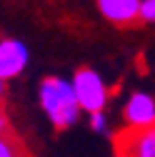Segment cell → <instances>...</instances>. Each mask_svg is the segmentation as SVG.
Segmentation results:
<instances>
[{
  "instance_id": "6da1fadb",
  "label": "cell",
  "mask_w": 155,
  "mask_h": 157,
  "mask_svg": "<svg viewBox=\"0 0 155 157\" xmlns=\"http://www.w3.org/2000/svg\"><path fill=\"white\" fill-rule=\"evenodd\" d=\"M40 102H43V110L48 112L50 122L63 130V127H70L78 115H80V102H78V95L73 90V82H65L60 77H45L43 80V87H40Z\"/></svg>"
},
{
  "instance_id": "7a4b0ae2",
  "label": "cell",
  "mask_w": 155,
  "mask_h": 157,
  "mask_svg": "<svg viewBox=\"0 0 155 157\" xmlns=\"http://www.w3.org/2000/svg\"><path fill=\"white\" fill-rule=\"evenodd\" d=\"M73 90L78 95V102L83 110H88L90 115L103 112V107L108 105V87L103 82V77L90 70V67H80L73 77Z\"/></svg>"
},
{
  "instance_id": "3957f363",
  "label": "cell",
  "mask_w": 155,
  "mask_h": 157,
  "mask_svg": "<svg viewBox=\"0 0 155 157\" xmlns=\"http://www.w3.org/2000/svg\"><path fill=\"white\" fill-rule=\"evenodd\" d=\"M115 157H155V127H125L115 137Z\"/></svg>"
},
{
  "instance_id": "277c9868",
  "label": "cell",
  "mask_w": 155,
  "mask_h": 157,
  "mask_svg": "<svg viewBox=\"0 0 155 157\" xmlns=\"http://www.w3.org/2000/svg\"><path fill=\"white\" fill-rule=\"evenodd\" d=\"M125 120H128V127H135V130L155 127V100L148 92H135L125 105Z\"/></svg>"
},
{
  "instance_id": "5b68a950",
  "label": "cell",
  "mask_w": 155,
  "mask_h": 157,
  "mask_svg": "<svg viewBox=\"0 0 155 157\" xmlns=\"http://www.w3.org/2000/svg\"><path fill=\"white\" fill-rule=\"evenodd\" d=\"M143 0H98V10L115 25H133L140 17Z\"/></svg>"
},
{
  "instance_id": "8992f818",
  "label": "cell",
  "mask_w": 155,
  "mask_h": 157,
  "mask_svg": "<svg viewBox=\"0 0 155 157\" xmlns=\"http://www.w3.org/2000/svg\"><path fill=\"white\" fill-rule=\"evenodd\" d=\"M28 65V48L20 40H3L0 43V77H15Z\"/></svg>"
},
{
  "instance_id": "52a82bcc",
  "label": "cell",
  "mask_w": 155,
  "mask_h": 157,
  "mask_svg": "<svg viewBox=\"0 0 155 157\" xmlns=\"http://www.w3.org/2000/svg\"><path fill=\"white\" fill-rule=\"evenodd\" d=\"M140 20H145V23H155V0H143Z\"/></svg>"
},
{
  "instance_id": "ba28073f",
  "label": "cell",
  "mask_w": 155,
  "mask_h": 157,
  "mask_svg": "<svg viewBox=\"0 0 155 157\" xmlns=\"http://www.w3.org/2000/svg\"><path fill=\"white\" fill-rule=\"evenodd\" d=\"M0 157H18L15 155V145L5 137H0Z\"/></svg>"
},
{
  "instance_id": "9c48e42d",
  "label": "cell",
  "mask_w": 155,
  "mask_h": 157,
  "mask_svg": "<svg viewBox=\"0 0 155 157\" xmlns=\"http://www.w3.org/2000/svg\"><path fill=\"white\" fill-rule=\"evenodd\" d=\"M90 125H93V130L105 132V115H103V112H95V115H90Z\"/></svg>"
},
{
  "instance_id": "30bf717a",
  "label": "cell",
  "mask_w": 155,
  "mask_h": 157,
  "mask_svg": "<svg viewBox=\"0 0 155 157\" xmlns=\"http://www.w3.org/2000/svg\"><path fill=\"white\" fill-rule=\"evenodd\" d=\"M5 122H8V120H5V115H3V112H0V137H3V132H5V127H8Z\"/></svg>"
},
{
  "instance_id": "8fae6325",
  "label": "cell",
  "mask_w": 155,
  "mask_h": 157,
  "mask_svg": "<svg viewBox=\"0 0 155 157\" xmlns=\"http://www.w3.org/2000/svg\"><path fill=\"white\" fill-rule=\"evenodd\" d=\"M3 90H5V85H3V77H0V97H3Z\"/></svg>"
}]
</instances>
